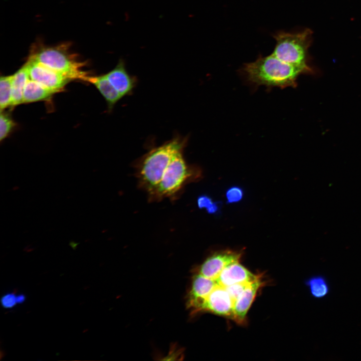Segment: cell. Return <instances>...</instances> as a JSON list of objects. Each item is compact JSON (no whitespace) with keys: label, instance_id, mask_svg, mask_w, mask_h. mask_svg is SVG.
Returning <instances> with one entry per match:
<instances>
[{"label":"cell","instance_id":"6da1fadb","mask_svg":"<svg viewBox=\"0 0 361 361\" xmlns=\"http://www.w3.org/2000/svg\"><path fill=\"white\" fill-rule=\"evenodd\" d=\"M245 83L252 90L260 86L268 89L296 87L300 74L307 73L303 68L284 62L272 54L259 56L254 61L245 63L239 70Z\"/></svg>","mask_w":361,"mask_h":361},{"label":"cell","instance_id":"7a4b0ae2","mask_svg":"<svg viewBox=\"0 0 361 361\" xmlns=\"http://www.w3.org/2000/svg\"><path fill=\"white\" fill-rule=\"evenodd\" d=\"M187 140L176 137L148 152L138 164L137 176L140 187L149 194L160 182L173 156L185 148Z\"/></svg>","mask_w":361,"mask_h":361},{"label":"cell","instance_id":"3957f363","mask_svg":"<svg viewBox=\"0 0 361 361\" xmlns=\"http://www.w3.org/2000/svg\"><path fill=\"white\" fill-rule=\"evenodd\" d=\"M184 149H179L173 156L160 182L148 194L150 200L159 201L165 198L174 197L188 183L201 177L200 168L186 163L183 156Z\"/></svg>","mask_w":361,"mask_h":361},{"label":"cell","instance_id":"277c9868","mask_svg":"<svg viewBox=\"0 0 361 361\" xmlns=\"http://www.w3.org/2000/svg\"><path fill=\"white\" fill-rule=\"evenodd\" d=\"M29 59L58 72L83 80L87 74L82 71L84 63L70 50L68 44L48 46L36 44L32 47Z\"/></svg>","mask_w":361,"mask_h":361},{"label":"cell","instance_id":"5b68a950","mask_svg":"<svg viewBox=\"0 0 361 361\" xmlns=\"http://www.w3.org/2000/svg\"><path fill=\"white\" fill-rule=\"evenodd\" d=\"M312 32L308 29L298 33L278 32L273 35L276 43L272 54L284 62L311 73L313 70L308 64V49L312 42Z\"/></svg>","mask_w":361,"mask_h":361},{"label":"cell","instance_id":"8992f818","mask_svg":"<svg viewBox=\"0 0 361 361\" xmlns=\"http://www.w3.org/2000/svg\"><path fill=\"white\" fill-rule=\"evenodd\" d=\"M25 64L30 79L56 92H60L70 81L74 80L69 75L54 70L29 59Z\"/></svg>","mask_w":361,"mask_h":361},{"label":"cell","instance_id":"52a82bcc","mask_svg":"<svg viewBox=\"0 0 361 361\" xmlns=\"http://www.w3.org/2000/svg\"><path fill=\"white\" fill-rule=\"evenodd\" d=\"M234 301L225 287L217 285L196 312H209L234 320Z\"/></svg>","mask_w":361,"mask_h":361},{"label":"cell","instance_id":"ba28073f","mask_svg":"<svg viewBox=\"0 0 361 361\" xmlns=\"http://www.w3.org/2000/svg\"><path fill=\"white\" fill-rule=\"evenodd\" d=\"M243 253L241 251L231 250L216 251L209 256L194 271L208 278L215 279L227 266L240 262Z\"/></svg>","mask_w":361,"mask_h":361},{"label":"cell","instance_id":"9c48e42d","mask_svg":"<svg viewBox=\"0 0 361 361\" xmlns=\"http://www.w3.org/2000/svg\"><path fill=\"white\" fill-rule=\"evenodd\" d=\"M264 285L261 274L255 281L250 283L234 303V320L240 324H244L246 315L258 290Z\"/></svg>","mask_w":361,"mask_h":361},{"label":"cell","instance_id":"30bf717a","mask_svg":"<svg viewBox=\"0 0 361 361\" xmlns=\"http://www.w3.org/2000/svg\"><path fill=\"white\" fill-rule=\"evenodd\" d=\"M260 276V274H253L239 262H236L225 267L214 280L217 285L226 287L237 283L253 282Z\"/></svg>","mask_w":361,"mask_h":361},{"label":"cell","instance_id":"8fae6325","mask_svg":"<svg viewBox=\"0 0 361 361\" xmlns=\"http://www.w3.org/2000/svg\"><path fill=\"white\" fill-rule=\"evenodd\" d=\"M105 75L122 97L130 94L136 86V79L128 74L123 60Z\"/></svg>","mask_w":361,"mask_h":361},{"label":"cell","instance_id":"7c38bea8","mask_svg":"<svg viewBox=\"0 0 361 361\" xmlns=\"http://www.w3.org/2000/svg\"><path fill=\"white\" fill-rule=\"evenodd\" d=\"M93 84L98 90L107 103L108 108L111 109L115 104L122 98L119 92L105 76H86L83 79Z\"/></svg>","mask_w":361,"mask_h":361},{"label":"cell","instance_id":"4fadbf2b","mask_svg":"<svg viewBox=\"0 0 361 361\" xmlns=\"http://www.w3.org/2000/svg\"><path fill=\"white\" fill-rule=\"evenodd\" d=\"M56 91L29 78L23 93V103L42 101L52 96Z\"/></svg>","mask_w":361,"mask_h":361},{"label":"cell","instance_id":"5bb4252c","mask_svg":"<svg viewBox=\"0 0 361 361\" xmlns=\"http://www.w3.org/2000/svg\"><path fill=\"white\" fill-rule=\"evenodd\" d=\"M29 78V73L25 64L13 75L11 106L23 103L24 91Z\"/></svg>","mask_w":361,"mask_h":361},{"label":"cell","instance_id":"9a60e30c","mask_svg":"<svg viewBox=\"0 0 361 361\" xmlns=\"http://www.w3.org/2000/svg\"><path fill=\"white\" fill-rule=\"evenodd\" d=\"M305 284L311 296L316 299L324 298L330 291L327 280L325 277L320 275L310 277L305 281Z\"/></svg>","mask_w":361,"mask_h":361},{"label":"cell","instance_id":"2e32d148","mask_svg":"<svg viewBox=\"0 0 361 361\" xmlns=\"http://www.w3.org/2000/svg\"><path fill=\"white\" fill-rule=\"evenodd\" d=\"M13 75L2 76L0 78V108L3 111L11 106Z\"/></svg>","mask_w":361,"mask_h":361},{"label":"cell","instance_id":"e0dca14e","mask_svg":"<svg viewBox=\"0 0 361 361\" xmlns=\"http://www.w3.org/2000/svg\"><path fill=\"white\" fill-rule=\"evenodd\" d=\"M197 205L200 209H206L209 214H217L221 209L220 202H213L212 198L208 196L203 195L197 199Z\"/></svg>","mask_w":361,"mask_h":361},{"label":"cell","instance_id":"ac0fdd59","mask_svg":"<svg viewBox=\"0 0 361 361\" xmlns=\"http://www.w3.org/2000/svg\"><path fill=\"white\" fill-rule=\"evenodd\" d=\"M15 126V123L8 114L1 111L0 115V140L5 139Z\"/></svg>","mask_w":361,"mask_h":361},{"label":"cell","instance_id":"d6986e66","mask_svg":"<svg viewBox=\"0 0 361 361\" xmlns=\"http://www.w3.org/2000/svg\"><path fill=\"white\" fill-rule=\"evenodd\" d=\"M244 195L243 190L238 186H232L226 192L225 196L227 204H233L240 202Z\"/></svg>","mask_w":361,"mask_h":361},{"label":"cell","instance_id":"ffe728a7","mask_svg":"<svg viewBox=\"0 0 361 361\" xmlns=\"http://www.w3.org/2000/svg\"><path fill=\"white\" fill-rule=\"evenodd\" d=\"M250 283H237L225 287L234 301V303Z\"/></svg>","mask_w":361,"mask_h":361},{"label":"cell","instance_id":"44dd1931","mask_svg":"<svg viewBox=\"0 0 361 361\" xmlns=\"http://www.w3.org/2000/svg\"><path fill=\"white\" fill-rule=\"evenodd\" d=\"M17 303V295L14 293H8L1 298V304L5 308H11Z\"/></svg>","mask_w":361,"mask_h":361},{"label":"cell","instance_id":"7402d4cb","mask_svg":"<svg viewBox=\"0 0 361 361\" xmlns=\"http://www.w3.org/2000/svg\"><path fill=\"white\" fill-rule=\"evenodd\" d=\"M26 297L24 294H20L17 296V301L18 303H22L25 301Z\"/></svg>","mask_w":361,"mask_h":361}]
</instances>
